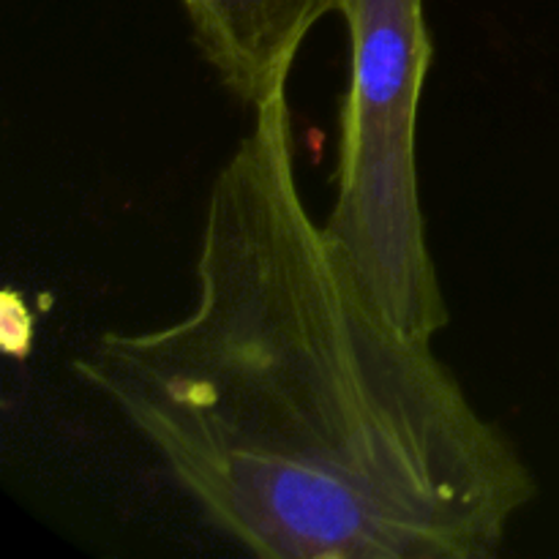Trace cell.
<instances>
[{"mask_svg":"<svg viewBox=\"0 0 559 559\" xmlns=\"http://www.w3.org/2000/svg\"><path fill=\"white\" fill-rule=\"evenodd\" d=\"M74 374L265 559H491L535 480L431 349L344 273L300 197L287 82L207 191L197 298Z\"/></svg>","mask_w":559,"mask_h":559,"instance_id":"1","label":"cell"},{"mask_svg":"<svg viewBox=\"0 0 559 559\" xmlns=\"http://www.w3.org/2000/svg\"><path fill=\"white\" fill-rule=\"evenodd\" d=\"M349 85L338 115L336 202L325 238L366 304L435 338L451 320L426 240L418 109L435 60L424 0H342Z\"/></svg>","mask_w":559,"mask_h":559,"instance_id":"2","label":"cell"},{"mask_svg":"<svg viewBox=\"0 0 559 559\" xmlns=\"http://www.w3.org/2000/svg\"><path fill=\"white\" fill-rule=\"evenodd\" d=\"M183 9L218 82L254 109L289 80L306 36L342 0H183Z\"/></svg>","mask_w":559,"mask_h":559,"instance_id":"3","label":"cell"},{"mask_svg":"<svg viewBox=\"0 0 559 559\" xmlns=\"http://www.w3.org/2000/svg\"><path fill=\"white\" fill-rule=\"evenodd\" d=\"M0 344L11 358H27L33 344V314L14 289L0 295Z\"/></svg>","mask_w":559,"mask_h":559,"instance_id":"4","label":"cell"}]
</instances>
